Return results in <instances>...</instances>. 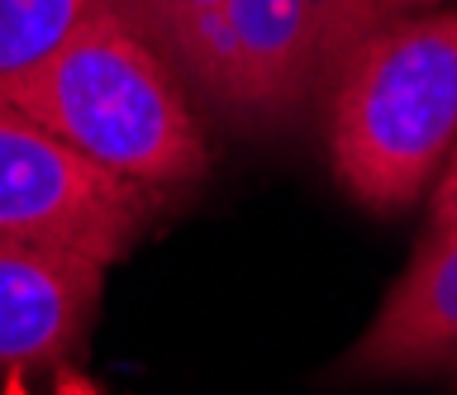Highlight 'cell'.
Instances as JSON below:
<instances>
[{
    "label": "cell",
    "instance_id": "obj_10",
    "mask_svg": "<svg viewBox=\"0 0 457 395\" xmlns=\"http://www.w3.org/2000/svg\"><path fill=\"white\" fill-rule=\"evenodd\" d=\"M386 10H420V5H434V0H381Z\"/></svg>",
    "mask_w": 457,
    "mask_h": 395
},
{
    "label": "cell",
    "instance_id": "obj_3",
    "mask_svg": "<svg viewBox=\"0 0 457 395\" xmlns=\"http://www.w3.org/2000/svg\"><path fill=\"white\" fill-rule=\"evenodd\" d=\"M386 15L381 0H205L143 38L214 110L238 124H286L328 95Z\"/></svg>",
    "mask_w": 457,
    "mask_h": 395
},
{
    "label": "cell",
    "instance_id": "obj_4",
    "mask_svg": "<svg viewBox=\"0 0 457 395\" xmlns=\"http://www.w3.org/2000/svg\"><path fill=\"white\" fill-rule=\"evenodd\" d=\"M162 195L105 172L0 101V243L62 248L100 267L129 258Z\"/></svg>",
    "mask_w": 457,
    "mask_h": 395
},
{
    "label": "cell",
    "instance_id": "obj_2",
    "mask_svg": "<svg viewBox=\"0 0 457 395\" xmlns=\"http://www.w3.org/2000/svg\"><path fill=\"white\" fill-rule=\"evenodd\" d=\"M324 138L357 205L395 215L420 201L457 148V10H391L328 86Z\"/></svg>",
    "mask_w": 457,
    "mask_h": 395
},
{
    "label": "cell",
    "instance_id": "obj_7",
    "mask_svg": "<svg viewBox=\"0 0 457 395\" xmlns=\"http://www.w3.org/2000/svg\"><path fill=\"white\" fill-rule=\"evenodd\" d=\"M91 0H0V77L24 72L77 29Z\"/></svg>",
    "mask_w": 457,
    "mask_h": 395
},
{
    "label": "cell",
    "instance_id": "obj_8",
    "mask_svg": "<svg viewBox=\"0 0 457 395\" xmlns=\"http://www.w3.org/2000/svg\"><path fill=\"white\" fill-rule=\"evenodd\" d=\"M448 229H457V148L434 186V205H428V234H448Z\"/></svg>",
    "mask_w": 457,
    "mask_h": 395
},
{
    "label": "cell",
    "instance_id": "obj_9",
    "mask_svg": "<svg viewBox=\"0 0 457 395\" xmlns=\"http://www.w3.org/2000/svg\"><path fill=\"white\" fill-rule=\"evenodd\" d=\"M114 5H120L124 15L138 24V29H153V24L177 20V15H186V10L205 5V0H114Z\"/></svg>",
    "mask_w": 457,
    "mask_h": 395
},
{
    "label": "cell",
    "instance_id": "obj_5",
    "mask_svg": "<svg viewBox=\"0 0 457 395\" xmlns=\"http://www.w3.org/2000/svg\"><path fill=\"white\" fill-rule=\"evenodd\" d=\"M105 267L62 248L0 243V376L71 362L100 309Z\"/></svg>",
    "mask_w": 457,
    "mask_h": 395
},
{
    "label": "cell",
    "instance_id": "obj_6",
    "mask_svg": "<svg viewBox=\"0 0 457 395\" xmlns=\"http://www.w3.org/2000/svg\"><path fill=\"white\" fill-rule=\"evenodd\" d=\"M443 372H457V229L424 234L405 276L338 362L343 381H405Z\"/></svg>",
    "mask_w": 457,
    "mask_h": 395
},
{
    "label": "cell",
    "instance_id": "obj_1",
    "mask_svg": "<svg viewBox=\"0 0 457 395\" xmlns=\"http://www.w3.org/2000/svg\"><path fill=\"white\" fill-rule=\"evenodd\" d=\"M0 101L162 201L210 172L181 77L114 0H91L48 58L0 77Z\"/></svg>",
    "mask_w": 457,
    "mask_h": 395
}]
</instances>
